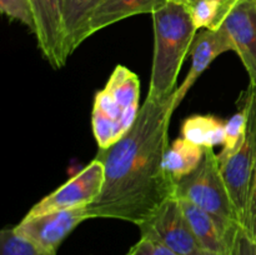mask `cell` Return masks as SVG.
Here are the masks:
<instances>
[{"instance_id": "cell-15", "label": "cell", "mask_w": 256, "mask_h": 255, "mask_svg": "<svg viewBox=\"0 0 256 255\" xmlns=\"http://www.w3.org/2000/svg\"><path fill=\"white\" fill-rule=\"evenodd\" d=\"M204 148L182 136L170 145L165 155L164 165L175 184L199 168L204 159Z\"/></svg>"}, {"instance_id": "cell-10", "label": "cell", "mask_w": 256, "mask_h": 255, "mask_svg": "<svg viewBox=\"0 0 256 255\" xmlns=\"http://www.w3.org/2000/svg\"><path fill=\"white\" fill-rule=\"evenodd\" d=\"M35 18L38 46L54 69H62L68 62L64 52L62 12L56 0H30Z\"/></svg>"}, {"instance_id": "cell-11", "label": "cell", "mask_w": 256, "mask_h": 255, "mask_svg": "<svg viewBox=\"0 0 256 255\" xmlns=\"http://www.w3.org/2000/svg\"><path fill=\"white\" fill-rule=\"evenodd\" d=\"M229 50H234V44L222 26L218 30L200 29V32H196L190 48L192 68L184 82L176 89V106H179L186 92L192 89L198 78L208 69V66L220 54Z\"/></svg>"}, {"instance_id": "cell-13", "label": "cell", "mask_w": 256, "mask_h": 255, "mask_svg": "<svg viewBox=\"0 0 256 255\" xmlns=\"http://www.w3.org/2000/svg\"><path fill=\"white\" fill-rule=\"evenodd\" d=\"M178 199L202 250L216 255H229L232 242L225 239L215 220L194 202L182 198Z\"/></svg>"}, {"instance_id": "cell-19", "label": "cell", "mask_w": 256, "mask_h": 255, "mask_svg": "<svg viewBox=\"0 0 256 255\" xmlns=\"http://www.w3.org/2000/svg\"><path fill=\"white\" fill-rule=\"evenodd\" d=\"M245 132H246V112L244 108H242V110H239L225 122V138L222 142L224 148L218 156H228L235 149H238L244 139Z\"/></svg>"}, {"instance_id": "cell-6", "label": "cell", "mask_w": 256, "mask_h": 255, "mask_svg": "<svg viewBox=\"0 0 256 255\" xmlns=\"http://www.w3.org/2000/svg\"><path fill=\"white\" fill-rule=\"evenodd\" d=\"M138 226L140 236L162 242L180 255H198L202 252L176 196L169 198Z\"/></svg>"}, {"instance_id": "cell-3", "label": "cell", "mask_w": 256, "mask_h": 255, "mask_svg": "<svg viewBox=\"0 0 256 255\" xmlns=\"http://www.w3.org/2000/svg\"><path fill=\"white\" fill-rule=\"evenodd\" d=\"M139 96L138 75L116 65L104 89L95 95L92 124L99 149L112 146L132 129L140 110Z\"/></svg>"}, {"instance_id": "cell-24", "label": "cell", "mask_w": 256, "mask_h": 255, "mask_svg": "<svg viewBox=\"0 0 256 255\" xmlns=\"http://www.w3.org/2000/svg\"><path fill=\"white\" fill-rule=\"evenodd\" d=\"M198 255H216V254H212V252H204V250H202Z\"/></svg>"}, {"instance_id": "cell-23", "label": "cell", "mask_w": 256, "mask_h": 255, "mask_svg": "<svg viewBox=\"0 0 256 255\" xmlns=\"http://www.w3.org/2000/svg\"><path fill=\"white\" fill-rule=\"evenodd\" d=\"M169 2H178V4H182V5H184L185 8H188V6H190V5L195 4V2H202V0H169Z\"/></svg>"}, {"instance_id": "cell-16", "label": "cell", "mask_w": 256, "mask_h": 255, "mask_svg": "<svg viewBox=\"0 0 256 255\" xmlns=\"http://www.w3.org/2000/svg\"><path fill=\"white\" fill-rule=\"evenodd\" d=\"M182 138L202 148H214L222 144L225 138V122L214 116L194 115L182 124Z\"/></svg>"}, {"instance_id": "cell-17", "label": "cell", "mask_w": 256, "mask_h": 255, "mask_svg": "<svg viewBox=\"0 0 256 255\" xmlns=\"http://www.w3.org/2000/svg\"><path fill=\"white\" fill-rule=\"evenodd\" d=\"M239 0H202L190 5L189 10L195 26L199 29L218 30Z\"/></svg>"}, {"instance_id": "cell-9", "label": "cell", "mask_w": 256, "mask_h": 255, "mask_svg": "<svg viewBox=\"0 0 256 255\" xmlns=\"http://www.w3.org/2000/svg\"><path fill=\"white\" fill-rule=\"evenodd\" d=\"M222 28L246 69L250 85L256 86V0H239Z\"/></svg>"}, {"instance_id": "cell-20", "label": "cell", "mask_w": 256, "mask_h": 255, "mask_svg": "<svg viewBox=\"0 0 256 255\" xmlns=\"http://www.w3.org/2000/svg\"><path fill=\"white\" fill-rule=\"evenodd\" d=\"M0 10L9 19L18 20L35 34L36 25L30 0H0Z\"/></svg>"}, {"instance_id": "cell-8", "label": "cell", "mask_w": 256, "mask_h": 255, "mask_svg": "<svg viewBox=\"0 0 256 255\" xmlns=\"http://www.w3.org/2000/svg\"><path fill=\"white\" fill-rule=\"evenodd\" d=\"M104 182V165L95 158L65 184L36 202L26 215H40L58 210L88 206L100 195Z\"/></svg>"}, {"instance_id": "cell-25", "label": "cell", "mask_w": 256, "mask_h": 255, "mask_svg": "<svg viewBox=\"0 0 256 255\" xmlns=\"http://www.w3.org/2000/svg\"><path fill=\"white\" fill-rule=\"evenodd\" d=\"M56 2H58V5H59L60 12H62V0H56Z\"/></svg>"}, {"instance_id": "cell-22", "label": "cell", "mask_w": 256, "mask_h": 255, "mask_svg": "<svg viewBox=\"0 0 256 255\" xmlns=\"http://www.w3.org/2000/svg\"><path fill=\"white\" fill-rule=\"evenodd\" d=\"M125 255H180L175 250L156 240L142 238L128 250Z\"/></svg>"}, {"instance_id": "cell-5", "label": "cell", "mask_w": 256, "mask_h": 255, "mask_svg": "<svg viewBox=\"0 0 256 255\" xmlns=\"http://www.w3.org/2000/svg\"><path fill=\"white\" fill-rule=\"evenodd\" d=\"M242 108L246 112L244 139L232 154L218 159L240 225L246 226L256 156V86L250 85L242 95Z\"/></svg>"}, {"instance_id": "cell-18", "label": "cell", "mask_w": 256, "mask_h": 255, "mask_svg": "<svg viewBox=\"0 0 256 255\" xmlns=\"http://www.w3.org/2000/svg\"><path fill=\"white\" fill-rule=\"evenodd\" d=\"M0 255H52L42 252L25 239L12 228H5L0 232Z\"/></svg>"}, {"instance_id": "cell-4", "label": "cell", "mask_w": 256, "mask_h": 255, "mask_svg": "<svg viewBox=\"0 0 256 255\" xmlns=\"http://www.w3.org/2000/svg\"><path fill=\"white\" fill-rule=\"evenodd\" d=\"M204 159L196 170L176 184L175 196L194 202L215 220L222 235L232 242L240 225L228 192L214 148H204Z\"/></svg>"}, {"instance_id": "cell-2", "label": "cell", "mask_w": 256, "mask_h": 255, "mask_svg": "<svg viewBox=\"0 0 256 255\" xmlns=\"http://www.w3.org/2000/svg\"><path fill=\"white\" fill-rule=\"evenodd\" d=\"M152 15L154 59L148 98L162 99L178 89V75L185 56L190 52L198 28L189 10L174 2H168Z\"/></svg>"}, {"instance_id": "cell-12", "label": "cell", "mask_w": 256, "mask_h": 255, "mask_svg": "<svg viewBox=\"0 0 256 255\" xmlns=\"http://www.w3.org/2000/svg\"><path fill=\"white\" fill-rule=\"evenodd\" d=\"M102 0H62V22L64 52L70 55L90 38V20Z\"/></svg>"}, {"instance_id": "cell-1", "label": "cell", "mask_w": 256, "mask_h": 255, "mask_svg": "<svg viewBox=\"0 0 256 255\" xmlns=\"http://www.w3.org/2000/svg\"><path fill=\"white\" fill-rule=\"evenodd\" d=\"M176 90L162 99L146 98L132 129L115 144L99 149L104 165L102 192L88 205L90 219H118L139 225L169 198L176 184L165 170L169 125Z\"/></svg>"}, {"instance_id": "cell-21", "label": "cell", "mask_w": 256, "mask_h": 255, "mask_svg": "<svg viewBox=\"0 0 256 255\" xmlns=\"http://www.w3.org/2000/svg\"><path fill=\"white\" fill-rule=\"evenodd\" d=\"M229 255H256V238L242 225L238 226Z\"/></svg>"}, {"instance_id": "cell-14", "label": "cell", "mask_w": 256, "mask_h": 255, "mask_svg": "<svg viewBox=\"0 0 256 255\" xmlns=\"http://www.w3.org/2000/svg\"><path fill=\"white\" fill-rule=\"evenodd\" d=\"M169 0H102L90 20V35L139 14H152Z\"/></svg>"}, {"instance_id": "cell-7", "label": "cell", "mask_w": 256, "mask_h": 255, "mask_svg": "<svg viewBox=\"0 0 256 255\" xmlns=\"http://www.w3.org/2000/svg\"><path fill=\"white\" fill-rule=\"evenodd\" d=\"M89 219L88 206H80L40 215H26L14 229L42 252L56 255L60 245L75 228Z\"/></svg>"}]
</instances>
